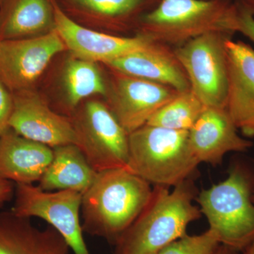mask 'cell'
Returning a JSON list of instances; mask_svg holds the SVG:
<instances>
[{"label": "cell", "instance_id": "obj_9", "mask_svg": "<svg viewBox=\"0 0 254 254\" xmlns=\"http://www.w3.org/2000/svg\"><path fill=\"white\" fill-rule=\"evenodd\" d=\"M104 66L107 93L103 100L128 134L146 125L159 109L181 93Z\"/></svg>", "mask_w": 254, "mask_h": 254}, {"label": "cell", "instance_id": "obj_18", "mask_svg": "<svg viewBox=\"0 0 254 254\" xmlns=\"http://www.w3.org/2000/svg\"><path fill=\"white\" fill-rule=\"evenodd\" d=\"M63 237L48 225L35 226L31 218L0 212V254H71Z\"/></svg>", "mask_w": 254, "mask_h": 254}, {"label": "cell", "instance_id": "obj_25", "mask_svg": "<svg viewBox=\"0 0 254 254\" xmlns=\"http://www.w3.org/2000/svg\"><path fill=\"white\" fill-rule=\"evenodd\" d=\"M236 4V3H235ZM237 4V32L254 43V14L250 9Z\"/></svg>", "mask_w": 254, "mask_h": 254}, {"label": "cell", "instance_id": "obj_30", "mask_svg": "<svg viewBox=\"0 0 254 254\" xmlns=\"http://www.w3.org/2000/svg\"><path fill=\"white\" fill-rule=\"evenodd\" d=\"M3 1H4V0H0V6L2 4Z\"/></svg>", "mask_w": 254, "mask_h": 254}, {"label": "cell", "instance_id": "obj_11", "mask_svg": "<svg viewBox=\"0 0 254 254\" xmlns=\"http://www.w3.org/2000/svg\"><path fill=\"white\" fill-rule=\"evenodd\" d=\"M53 1L55 30L68 53L81 59L105 64L155 42L139 33L117 36L85 27L68 16L55 0Z\"/></svg>", "mask_w": 254, "mask_h": 254}, {"label": "cell", "instance_id": "obj_1", "mask_svg": "<svg viewBox=\"0 0 254 254\" xmlns=\"http://www.w3.org/2000/svg\"><path fill=\"white\" fill-rule=\"evenodd\" d=\"M198 190L193 179L173 187L153 186L148 203L115 243V254H158L187 235L191 222L201 217L193 204Z\"/></svg>", "mask_w": 254, "mask_h": 254}, {"label": "cell", "instance_id": "obj_13", "mask_svg": "<svg viewBox=\"0 0 254 254\" xmlns=\"http://www.w3.org/2000/svg\"><path fill=\"white\" fill-rule=\"evenodd\" d=\"M189 144L198 163L216 166L229 153H245L253 143L239 133L225 108H205L189 131Z\"/></svg>", "mask_w": 254, "mask_h": 254}, {"label": "cell", "instance_id": "obj_4", "mask_svg": "<svg viewBox=\"0 0 254 254\" xmlns=\"http://www.w3.org/2000/svg\"><path fill=\"white\" fill-rule=\"evenodd\" d=\"M231 0H160L140 18L136 33L173 48L211 32L237 33Z\"/></svg>", "mask_w": 254, "mask_h": 254}, {"label": "cell", "instance_id": "obj_26", "mask_svg": "<svg viewBox=\"0 0 254 254\" xmlns=\"http://www.w3.org/2000/svg\"><path fill=\"white\" fill-rule=\"evenodd\" d=\"M14 190L13 182L0 176V205L9 202L14 197Z\"/></svg>", "mask_w": 254, "mask_h": 254}, {"label": "cell", "instance_id": "obj_29", "mask_svg": "<svg viewBox=\"0 0 254 254\" xmlns=\"http://www.w3.org/2000/svg\"><path fill=\"white\" fill-rule=\"evenodd\" d=\"M242 252L243 254H254V241Z\"/></svg>", "mask_w": 254, "mask_h": 254}, {"label": "cell", "instance_id": "obj_19", "mask_svg": "<svg viewBox=\"0 0 254 254\" xmlns=\"http://www.w3.org/2000/svg\"><path fill=\"white\" fill-rule=\"evenodd\" d=\"M54 29L53 0H8L0 14V41L33 38Z\"/></svg>", "mask_w": 254, "mask_h": 254}, {"label": "cell", "instance_id": "obj_22", "mask_svg": "<svg viewBox=\"0 0 254 254\" xmlns=\"http://www.w3.org/2000/svg\"><path fill=\"white\" fill-rule=\"evenodd\" d=\"M205 108L193 92H182L159 109L146 125L177 131H190Z\"/></svg>", "mask_w": 254, "mask_h": 254}, {"label": "cell", "instance_id": "obj_27", "mask_svg": "<svg viewBox=\"0 0 254 254\" xmlns=\"http://www.w3.org/2000/svg\"><path fill=\"white\" fill-rule=\"evenodd\" d=\"M240 253L241 252L239 251L234 250L227 246L220 245L213 254H241Z\"/></svg>", "mask_w": 254, "mask_h": 254}, {"label": "cell", "instance_id": "obj_7", "mask_svg": "<svg viewBox=\"0 0 254 254\" xmlns=\"http://www.w3.org/2000/svg\"><path fill=\"white\" fill-rule=\"evenodd\" d=\"M233 34L211 32L174 48L193 92L206 108L226 109L228 66L225 43Z\"/></svg>", "mask_w": 254, "mask_h": 254}, {"label": "cell", "instance_id": "obj_10", "mask_svg": "<svg viewBox=\"0 0 254 254\" xmlns=\"http://www.w3.org/2000/svg\"><path fill=\"white\" fill-rule=\"evenodd\" d=\"M65 51L55 28L40 36L0 41V81L11 93L33 88L50 63Z\"/></svg>", "mask_w": 254, "mask_h": 254}, {"label": "cell", "instance_id": "obj_20", "mask_svg": "<svg viewBox=\"0 0 254 254\" xmlns=\"http://www.w3.org/2000/svg\"><path fill=\"white\" fill-rule=\"evenodd\" d=\"M53 148V158L40 180L38 187L47 191L71 190L83 194L91 186L96 172L75 144Z\"/></svg>", "mask_w": 254, "mask_h": 254}, {"label": "cell", "instance_id": "obj_2", "mask_svg": "<svg viewBox=\"0 0 254 254\" xmlns=\"http://www.w3.org/2000/svg\"><path fill=\"white\" fill-rule=\"evenodd\" d=\"M152 191L151 185L127 168L97 173L82 195L83 232L115 245L141 213Z\"/></svg>", "mask_w": 254, "mask_h": 254}, {"label": "cell", "instance_id": "obj_8", "mask_svg": "<svg viewBox=\"0 0 254 254\" xmlns=\"http://www.w3.org/2000/svg\"><path fill=\"white\" fill-rule=\"evenodd\" d=\"M82 193L75 190L47 191L33 185L16 184L12 212L23 218H38L54 227L73 254H91L83 237Z\"/></svg>", "mask_w": 254, "mask_h": 254}, {"label": "cell", "instance_id": "obj_17", "mask_svg": "<svg viewBox=\"0 0 254 254\" xmlns=\"http://www.w3.org/2000/svg\"><path fill=\"white\" fill-rule=\"evenodd\" d=\"M53 158V148L9 128L0 136V176L16 184L39 182Z\"/></svg>", "mask_w": 254, "mask_h": 254}, {"label": "cell", "instance_id": "obj_31", "mask_svg": "<svg viewBox=\"0 0 254 254\" xmlns=\"http://www.w3.org/2000/svg\"><path fill=\"white\" fill-rule=\"evenodd\" d=\"M252 200H253L254 203V191L253 193V195H252Z\"/></svg>", "mask_w": 254, "mask_h": 254}, {"label": "cell", "instance_id": "obj_15", "mask_svg": "<svg viewBox=\"0 0 254 254\" xmlns=\"http://www.w3.org/2000/svg\"><path fill=\"white\" fill-rule=\"evenodd\" d=\"M103 65L128 76L172 87L181 93L190 91V81L174 48L157 42Z\"/></svg>", "mask_w": 254, "mask_h": 254}, {"label": "cell", "instance_id": "obj_3", "mask_svg": "<svg viewBox=\"0 0 254 254\" xmlns=\"http://www.w3.org/2000/svg\"><path fill=\"white\" fill-rule=\"evenodd\" d=\"M254 164L235 159L223 181L198 193L195 201L220 245L242 252L254 241Z\"/></svg>", "mask_w": 254, "mask_h": 254}, {"label": "cell", "instance_id": "obj_21", "mask_svg": "<svg viewBox=\"0 0 254 254\" xmlns=\"http://www.w3.org/2000/svg\"><path fill=\"white\" fill-rule=\"evenodd\" d=\"M73 4L101 20L108 33H136L140 18L160 0H71Z\"/></svg>", "mask_w": 254, "mask_h": 254}, {"label": "cell", "instance_id": "obj_6", "mask_svg": "<svg viewBox=\"0 0 254 254\" xmlns=\"http://www.w3.org/2000/svg\"><path fill=\"white\" fill-rule=\"evenodd\" d=\"M68 118L76 136L75 145L96 173L127 168L128 133L104 100H85Z\"/></svg>", "mask_w": 254, "mask_h": 254}, {"label": "cell", "instance_id": "obj_14", "mask_svg": "<svg viewBox=\"0 0 254 254\" xmlns=\"http://www.w3.org/2000/svg\"><path fill=\"white\" fill-rule=\"evenodd\" d=\"M228 89L226 110L239 131L254 137V49L245 42L225 43Z\"/></svg>", "mask_w": 254, "mask_h": 254}, {"label": "cell", "instance_id": "obj_28", "mask_svg": "<svg viewBox=\"0 0 254 254\" xmlns=\"http://www.w3.org/2000/svg\"><path fill=\"white\" fill-rule=\"evenodd\" d=\"M231 1L250 9L254 14V0H231Z\"/></svg>", "mask_w": 254, "mask_h": 254}, {"label": "cell", "instance_id": "obj_24", "mask_svg": "<svg viewBox=\"0 0 254 254\" xmlns=\"http://www.w3.org/2000/svg\"><path fill=\"white\" fill-rule=\"evenodd\" d=\"M13 95L0 81V136L9 129V120L12 113Z\"/></svg>", "mask_w": 254, "mask_h": 254}, {"label": "cell", "instance_id": "obj_5", "mask_svg": "<svg viewBox=\"0 0 254 254\" xmlns=\"http://www.w3.org/2000/svg\"><path fill=\"white\" fill-rule=\"evenodd\" d=\"M199 165L189 131L145 125L128 134L127 169L153 186L176 187L193 179Z\"/></svg>", "mask_w": 254, "mask_h": 254}, {"label": "cell", "instance_id": "obj_12", "mask_svg": "<svg viewBox=\"0 0 254 254\" xmlns=\"http://www.w3.org/2000/svg\"><path fill=\"white\" fill-rule=\"evenodd\" d=\"M9 128L25 138L51 148L76 144V136L68 117L57 113L46 96L33 88L13 93Z\"/></svg>", "mask_w": 254, "mask_h": 254}, {"label": "cell", "instance_id": "obj_23", "mask_svg": "<svg viewBox=\"0 0 254 254\" xmlns=\"http://www.w3.org/2000/svg\"><path fill=\"white\" fill-rule=\"evenodd\" d=\"M220 242L210 230L198 235H186L165 247L158 254H213Z\"/></svg>", "mask_w": 254, "mask_h": 254}, {"label": "cell", "instance_id": "obj_16", "mask_svg": "<svg viewBox=\"0 0 254 254\" xmlns=\"http://www.w3.org/2000/svg\"><path fill=\"white\" fill-rule=\"evenodd\" d=\"M68 53L58 76L59 95L50 103L55 111L68 118L85 100L104 98L107 93L106 78L98 64Z\"/></svg>", "mask_w": 254, "mask_h": 254}]
</instances>
